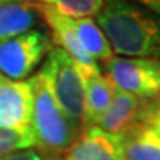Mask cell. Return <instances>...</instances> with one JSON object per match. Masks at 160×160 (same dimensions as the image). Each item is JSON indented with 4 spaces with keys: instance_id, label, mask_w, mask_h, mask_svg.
Instances as JSON below:
<instances>
[{
    "instance_id": "6da1fadb",
    "label": "cell",
    "mask_w": 160,
    "mask_h": 160,
    "mask_svg": "<svg viewBox=\"0 0 160 160\" xmlns=\"http://www.w3.org/2000/svg\"><path fill=\"white\" fill-rule=\"evenodd\" d=\"M95 21L116 57L160 59V17L129 2H105Z\"/></svg>"
},
{
    "instance_id": "7a4b0ae2",
    "label": "cell",
    "mask_w": 160,
    "mask_h": 160,
    "mask_svg": "<svg viewBox=\"0 0 160 160\" xmlns=\"http://www.w3.org/2000/svg\"><path fill=\"white\" fill-rule=\"evenodd\" d=\"M30 80L33 89L31 129L37 148L48 153H64L79 137V128L65 116L52 85V65L46 58L42 68Z\"/></svg>"
},
{
    "instance_id": "3957f363",
    "label": "cell",
    "mask_w": 160,
    "mask_h": 160,
    "mask_svg": "<svg viewBox=\"0 0 160 160\" xmlns=\"http://www.w3.org/2000/svg\"><path fill=\"white\" fill-rule=\"evenodd\" d=\"M104 70L116 89L144 101L160 97V59L114 55L104 62Z\"/></svg>"
},
{
    "instance_id": "277c9868",
    "label": "cell",
    "mask_w": 160,
    "mask_h": 160,
    "mask_svg": "<svg viewBox=\"0 0 160 160\" xmlns=\"http://www.w3.org/2000/svg\"><path fill=\"white\" fill-rule=\"evenodd\" d=\"M52 51L51 37L42 30H30L0 45V74L27 80Z\"/></svg>"
},
{
    "instance_id": "5b68a950",
    "label": "cell",
    "mask_w": 160,
    "mask_h": 160,
    "mask_svg": "<svg viewBox=\"0 0 160 160\" xmlns=\"http://www.w3.org/2000/svg\"><path fill=\"white\" fill-rule=\"evenodd\" d=\"M46 58L52 65V85L58 102L65 116L80 126L85 99V73L79 64L59 48H52Z\"/></svg>"
},
{
    "instance_id": "8992f818",
    "label": "cell",
    "mask_w": 160,
    "mask_h": 160,
    "mask_svg": "<svg viewBox=\"0 0 160 160\" xmlns=\"http://www.w3.org/2000/svg\"><path fill=\"white\" fill-rule=\"evenodd\" d=\"M33 89L30 80H12L0 74V128L30 131Z\"/></svg>"
},
{
    "instance_id": "52a82bcc",
    "label": "cell",
    "mask_w": 160,
    "mask_h": 160,
    "mask_svg": "<svg viewBox=\"0 0 160 160\" xmlns=\"http://www.w3.org/2000/svg\"><path fill=\"white\" fill-rule=\"evenodd\" d=\"M34 5L37 8V12L43 17L45 22L48 24V27L51 30V40L57 45V48L67 52L80 65L85 76L101 71L99 64L97 61H93L80 46V42L76 36L74 27H73V18L64 17L61 13H58L57 11H53L52 8L40 5L37 2H34Z\"/></svg>"
},
{
    "instance_id": "ba28073f",
    "label": "cell",
    "mask_w": 160,
    "mask_h": 160,
    "mask_svg": "<svg viewBox=\"0 0 160 160\" xmlns=\"http://www.w3.org/2000/svg\"><path fill=\"white\" fill-rule=\"evenodd\" d=\"M62 160H123L120 135L97 126L82 129L74 142L64 151Z\"/></svg>"
},
{
    "instance_id": "9c48e42d",
    "label": "cell",
    "mask_w": 160,
    "mask_h": 160,
    "mask_svg": "<svg viewBox=\"0 0 160 160\" xmlns=\"http://www.w3.org/2000/svg\"><path fill=\"white\" fill-rule=\"evenodd\" d=\"M114 86L101 71L85 76V99L80 126L82 129L95 128L111 104Z\"/></svg>"
},
{
    "instance_id": "30bf717a",
    "label": "cell",
    "mask_w": 160,
    "mask_h": 160,
    "mask_svg": "<svg viewBox=\"0 0 160 160\" xmlns=\"http://www.w3.org/2000/svg\"><path fill=\"white\" fill-rule=\"evenodd\" d=\"M142 105L144 99H139L125 91L114 89L111 104L98 122L97 128L113 135H122L135 122H138Z\"/></svg>"
},
{
    "instance_id": "8fae6325",
    "label": "cell",
    "mask_w": 160,
    "mask_h": 160,
    "mask_svg": "<svg viewBox=\"0 0 160 160\" xmlns=\"http://www.w3.org/2000/svg\"><path fill=\"white\" fill-rule=\"evenodd\" d=\"M123 160H160V133L138 120L120 135Z\"/></svg>"
},
{
    "instance_id": "7c38bea8",
    "label": "cell",
    "mask_w": 160,
    "mask_h": 160,
    "mask_svg": "<svg viewBox=\"0 0 160 160\" xmlns=\"http://www.w3.org/2000/svg\"><path fill=\"white\" fill-rule=\"evenodd\" d=\"M37 22V8L31 2L0 5V45L27 33Z\"/></svg>"
},
{
    "instance_id": "4fadbf2b",
    "label": "cell",
    "mask_w": 160,
    "mask_h": 160,
    "mask_svg": "<svg viewBox=\"0 0 160 160\" xmlns=\"http://www.w3.org/2000/svg\"><path fill=\"white\" fill-rule=\"evenodd\" d=\"M73 27L80 46L93 61L104 64L111 57H114L108 40L99 28L95 18H73Z\"/></svg>"
},
{
    "instance_id": "5bb4252c",
    "label": "cell",
    "mask_w": 160,
    "mask_h": 160,
    "mask_svg": "<svg viewBox=\"0 0 160 160\" xmlns=\"http://www.w3.org/2000/svg\"><path fill=\"white\" fill-rule=\"evenodd\" d=\"M40 5L68 18H95L105 5V0H34Z\"/></svg>"
},
{
    "instance_id": "9a60e30c",
    "label": "cell",
    "mask_w": 160,
    "mask_h": 160,
    "mask_svg": "<svg viewBox=\"0 0 160 160\" xmlns=\"http://www.w3.org/2000/svg\"><path fill=\"white\" fill-rule=\"evenodd\" d=\"M25 148H37L33 129L15 131L0 128V157Z\"/></svg>"
},
{
    "instance_id": "2e32d148",
    "label": "cell",
    "mask_w": 160,
    "mask_h": 160,
    "mask_svg": "<svg viewBox=\"0 0 160 160\" xmlns=\"http://www.w3.org/2000/svg\"><path fill=\"white\" fill-rule=\"evenodd\" d=\"M145 123H148L160 133V97L154 99L144 101L142 110L139 113V119Z\"/></svg>"
},
{
    "instance_id": "e0dca14e",
    "label": "cell",
    "mask_w": 160,
    "mask_h": 160,
    "mask_svg": "<svg viewBox=\"0 0 160 160\" xmlns=\"http://www.w3.org/2000/svg\"><path fill=\"white\" fill-rule=\"evenodd\" d=\"M0 160H51L39 148H25L0 157Z\"/></svg>"
},
{
    "instance_id": "ac0fdd59",
    "label": "cell",
    "mask_w": 160,
    "mask_h": 160,
    "mask_svg": "<svg viewBox=\"0 0 160 160\" xmlns=\"http://www.w3.org/2000/svg\"><path fill=\"white\" fill-rule=\"evenodd\" d=\"M105 2H129V3H135L138 6H142L145 9L151 11L160 17V0H105Z\"/></svg>"
},
{
    "instance_id": "d6986e66",
    "label": "cell",
    "mask_w": 160,
    "mask_h": 160,
    "mask_svg": "<svg viewBox=\"0 0 160 160\" xmlns=\"http://www.w3.org/2000/svg\"><path fill=\"white\" fill-rule=\"evenodd\" d=\"M11 2H31V0H0V5H5V3H11Z\"/></svg>"
}]
</instances>
